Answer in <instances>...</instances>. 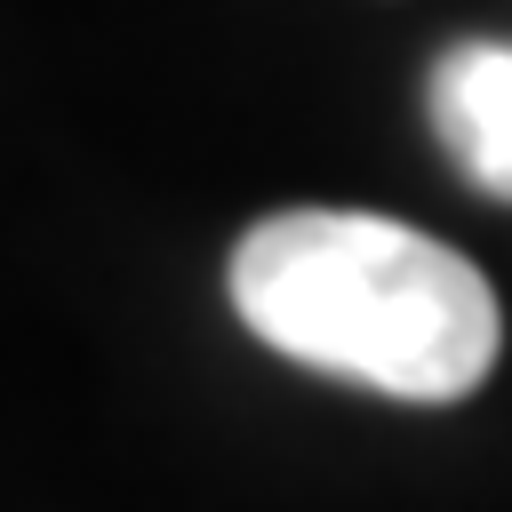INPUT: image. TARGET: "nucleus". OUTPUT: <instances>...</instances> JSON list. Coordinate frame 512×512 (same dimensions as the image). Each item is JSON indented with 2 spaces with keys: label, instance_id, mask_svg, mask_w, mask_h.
Wrapping results in <instances>:
<instances>
[{
  "label": "nucleus",
  "instance_id": "2",
  "mask_svg": "<svg viewBox=\"0 0 512 512\" xmlns=\"http://www.w3.org/2000/svg\"><path fill=\"white\" fill-rule=\"evenodd\" d=\"M432 128L472 192L512 200V48L504 40H456L432 64Z\"/></svg>",
  "mask_w": 512,
  "mask_h": 512
},
{
  "label": "nucleus",
  "instance_id": "1",
  "mask_svg": "<svg viewBox=\"0 0 512 512\" xmlns=\"http://www.w3.org/2000/svg\"><path fill=\"white\" fill-rule=\"evenodd\" d=\"M232 312L288 360L384 400H464L504 344L488 280L416 224L280 208L232 248Z\"/></svg>",
  "mask_w": 512,
  "mask_h": 512
}]
</instances>
